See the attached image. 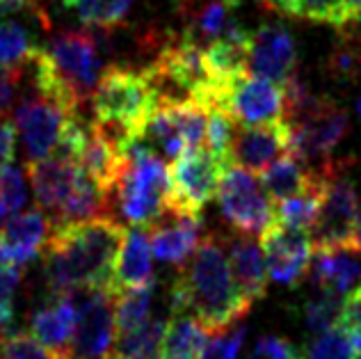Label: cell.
<instances>
[{
	"instance_id": "obj_1",
	"label": "cell",
	"mask_w": 361,
	"mask_h": 359,
	"mask_svg": "<svg viewBox=\"0 0 361 359\" xmlns=\"http://www.w3.org/2000/svg\"><path fill=\"white\" fill-rule=\"evenodd\" d=\"M126 231V226L108 213L85 222L53 224L44 248V268L51 291L55 296L82 288L110 293Z\"/></svg>"
},
{
	"instance_id": "obj_2",
	"label": "cell",
	"mask_w": 361,
	"mask_h": 359,
	"mask_svg": "<svg viewBox=\"0 0 361 359\" xmlns=\"http://www.w3.org/2000/svg\"><path fill=\"white\" fill-rule=\"evenodd\" d=\"M174 314H190L211 334L233 327L250 311L231 275L229 254L217 236L202 241L172 286Z\"/></svg>"
},
{
	"instance_id": "obj_3",
	"label": "cell",
	"mask_w": 361,
	"mask_h": 359,
	"mask_svg": "<svg viewBox=\"0 0 361 359\" xmlns=\"http://www.w3.org/2000/svg\"><path fill=\"white\" fill-rule=\"evenodd\" d=\"M158 101V90L145 69L110 67L103 71L92 94L94 121L126 149L133 140L140 138Z\"/></svg>"
},
{
	"instance_id": "obj_4",
	"label": "cell",
	"mask_w": 361,
	"mask_h": 359,
	"mask_svg": "<svg viewBox=\"0 0 361 359\" xmlns=\"http://www.w3.org/2000/svg\"><path fill=\"white\" fill-rule=\"evenodd\" d=\"M128 163L115 188L119 213L133 226H149L169 213L167 211V167L140 138L126 147Z\"/></svg>"
},
{
	"instance_id": "obj_5",
	"label": "cell",
	"mask_w": 361,
	"mask_h": 359,
	"mask_svg": "<svg viewBox=\"0 0 361 359\" xmlns=\"http://www.w3.org/2000/svg\"><path fill=\"white\" fill-rule=\"evenodd\" d=\"M229 165L231 163H224L206 147L185 149L167 165V211L174 215L199 217L204 206L217 195L222 174Z\"/></svg>"
},
{
	"instance_id": "obj_6",
	"label": "cell",
	"mask_w": 361,
	"mask_h": 359,
	"mask_svg": "<svg viewBox=\"0 0 361 359\" xmlns=\"http://www.w3.org/2000/svg\"><path fill=\"white\" fill-rule=\"evenodd\" d=\"M78 323L66 351L58 359H117L115 296L108 291H73Z\"/></svg>"
},
{
	"instance_id": "obj_7",
	"label": "cell",
	"mask_w": 361,
	"mask_h": 359,
	"mask_svg": "<svg viewBox=\"0 0 361 359\" xmlns=\"http://www.w3.org/2000/svg\"><path fill=\"white\" fill-rule=\"evenodd\" d=\"M217 204L235 233H263L274 222V206L261 181L233 163L222 174L220 188H217Z\"/></svg>"
},
{
	"instance_id": "obj_8",
	"label": "cell",
	"mask_w": 361,
	"mask_h": 359,
	"mask_svg": "<svg viewBox=\"0 0 361 359\" xmlns=\"http://www.w3.org/2000/svg\"><path fill=\"white\" fill-rule=\"evenodd\" d=\"M49 58L60 80L78 106L92 101V94L103 75V62L99 58V42L92 32L66 30L53 37Z\"/></svg>"
},
{
	"instance_id": "obj_9",
	"label": "cell",
	"mask_w": 361,
	"mask_h": 359,
	"mask_svg": "<svg viewBox=\"0 0 361 359\" xmlns=\"http://www.w3.org/2000/svg\"><path fill=\"white\" fill-rule=\"evenodd\" d=\"M357 209H359V197L353 181L341 172L338 165H334L329 174L325 202H322L320 215L311 229L313 252H327V250L353 252Z\"/></svg>"
},
{
	"instance_id": "obj_10",
	"label": "cell",
	"mask_w": 361,
	"mask_h": 359,
	"mask_svg": "<svg viewBox=\"0 0 361 359\" xmlns=\"http://www.w3.org/2000/svg\"><path fill=\"white\" fill-rule=\"evenodd\" d=\"M222 110L229 112L238 126L272 124L286 117V94L277 83L245 73L229 85Z\"/></svg>"
},
{
	"instance_id": "obj_11",
	"label": "cell",
	"mask_w": 361,
	"mask_h": 359,
	"mask_svg": "<svg viewBox=\"0 0 361 359\" xmlns=\"http://www.w3.org/2000/svg\"><path fill=\"white\" fill-rule=\"evenodd\" d=\"M348 130V112L336 101L327 99L316 115L290 126V154L302 158L309 167H322L331 160V154L343 142Z\"/></svg>"
},
{
	"instance_id": "obj_12",
	"label": "cell",
	"mask_w": 361,
	"mask_h": 359,
	"mask_svg": "<svg viewBox=\"0 0 361 359\" xmlns=\"http://www.w3.org/2000/svg\"><path fill=\"white\" fill-rule=\"evenodd\" d=\"M73 117L62 106L44 97H21L14 108V126L23 140L27 163L55 154L64 121Z\"/></svg>"
},
{
	"instance_id": "obj_13",
	"label": "cell",
	"mask_w": 361,
	"mask_h": 359,
	"mask_svg": "<svg viewBox=\"0 0 361 359\" xmlns=\"http://www.w3.org/2000/svg\"><path fill=\"white\" fill-rule=\"evenodd\" d=\"M261 250L270 279L279 284L295 286L307 275L313 261V243L311 233L290 229L274 220L261 233Z\"/></svg>"
},
{
	"instance_id": "obj_14",
	"label": "cell",
	"mask_w": 361,
	"mask_h": 359,
	"mask_svg": "<svg viewBox=\"0 0 361 359\" xmlns=\"http://www.w3.org/2000/svg\"><path fill=\"white\" fill-rule=\"evenodd\" d=\"M298 67V44L290 30L281 23H261L252 30L250 73L259 78L286 85Z\"/></svg>"
},
{
	"instance_id": "obj_15",
	"label": "cell",
	"mask_w": 361,
	"mask_h": 359,
	"mask_svg": "<svg viewBox=\"0 0 361 359\" xmlns=\"http://www.w3.org/2000/svg\"><path fill=\"white\" fill-rule=\"evenodd\" d=\"M290 151V126L272 121L259 126H238L231 145V163L247 172L261 174L274 160Z\"/></svg>"
},
{
	"instance_id": "obj_16",
	"label": "cell",
	"mask_w": 361,
	"mask_h": 359,
	"mask_svg": "<svg viewBox=\"0 0 361 359\" xmlns=\"http://www.w3.org/2000/svg\"><path fill=\"white\" fill-rule=\"evenodd\" d=\"M53 224L42 209L16 213L0 229V263L27 266L44 252Z\"/></svg>"
},
{
	"instance_id": "obj_17",
	"label": "cell",
	"mask_w": 361,
	"mask_h": 359,
	"mask_svg": "<svg viewBox=\"0 0 361 359\" xmlns=\"http://www.w3.org/2000/svg\"><path fill=\"white\" fill-rule=\"evenodd\" d=\"M25 174L32 183V193L37 206L42 211H49L53 220L64 209V204L69 202L71 193L78 185L82 169L80 165L69 163L62 158H46V160H32L25 165Z\"/></svg>"
},
{
	"instance_id": "obj_18",
	"label": "cell",
	"mask_w": 361,
	"mask_h": 359,
	"mask_svg": "<svg viewBox=\"0 0 361 359\" xmlns=\"http://www.w3.org/2000/svg\"><path fill=\"white\" fill-rule=\"evenodd\" d=\"M243 0H180L185 18L183 37L199 46H208L226 37L238 25Z\"/></svg>"
},
{
	"instance_id": "obj_19",
	"label": "cell",
	"mask_w": 361,
	"mask_h": 359,
	"mask_svg": "<svg viewBox=\"0 0 361 359\" xmlns=\"http://www.w3.org/2000/svg\"><path fill=\"white\" fill-rule=\"evenodd\" d=\"M126 163H128L126 149H123L101 124L92 121L87 142H85L80 160H78L82 172L87 174L103 193L110 195V193H115L123 169H126Z\"/></svg>"
},
{
	"instance_id": "obj_20",
	"label": "cell",
	"mask_w": 361,
	"mask_h": 359,
	"mask_svg": "<svg viewBox=\"0 0 361 359\" xmlns=\"http://www.w3.org/2000/svg\"><path fill=\"white\" fill-rule=\"evenodd\" d=\"M149 245L154 257L172 266H185L202 245V220L190 215L167 213L149 226Z\"/></svg>"
},
{
	"instance_id": "obj_21",
	"label": "cell",
	"mask_w": 361,
	"mask_h": 359,
	"mask_svg": "<svg viewBox=\"0 0 361 359\" xmlns=\"http://www.w3.org/2000/svg\"><path fill=\"white\" fill-rule=\"evenodd\" d=\"M229 250V266L231 275L235 279L240 296L254 305L256 300H261L268 288V266H265L261 243L254 241V236L235 233L226 245Z\"/></svg>"
},
{
	"instance_id": "obj_22",
	"label": "cell",
	"mask_w": 361,
	"mask_h": 359,
	"mask_svg": "<svg viewBox=\"0 0 361 359\" xmlns=\"http://www.w3.org/2000/svg\"><path fill=\"white\" fill-rule=\"evenodd\" d=\"M151 257H154V252H151L149 245V233L142 226L128 229L115 266V275H112V288H110L112 296L156 284Z\"/></svg>"
},
{
	"instance_id": "obj_23",
	"label": "cell",
	"mask_w": 361,
	"mask_h": 359,
	"mask_svg": "<svg viewBox=\"0 0 361 359\" xmlns=\"http://www.w3.org/2000/svg\"><path fill=\"white\" fill-rule=\"evenodd\" d=\"M75 323H78V309H75L73 293H64V296H55L53 302L30 316V334L51 353L60 355L71 341Z\"/></svg>"
},
{
	"instance_id": "obj_24",
	"label": "cell",
	"mask_w": 361,
	"mask_h": 359,
	"mask_svg": "<svg viewBox=\"0 0 361 359\" xmlns=\"http://www.w3.org/2000/svg\"><path fill=\"white\" fill-rule=\"evenodd\" d=\"M355 252L348 250H327L316 252L311 261V279L320 291L343 293L353 291L361 279V261L353 257Z\"/></svg>"
},
{
	"instance_id": "obj_25",
	"label": "cell",
	"mask_w": 361,
	"mask_h": 359,
	"mask_svg": "<svg viewBox=\"0 0 361 359\" xmlns=\"http://www.w3.org/2000/svg\"><path fill=\"white\" fill-rule=\"evenodd\" d=\"M259 181L270 200L279 204L307 190L313 181V167H309L302 158L288 151V154L274 160L270 167L263 169L259 174Z\"/></svg>"
},
{
	"instance_id": "obj_26",
	"label": "cell",
	"mask_w": 361,
	"mask_h": 359,
	"mask_svg": "<svg viewBox=\"0 0 361 359\" xmlns=\"http://www.w3.org/2000/svg\"><path fill=\"white\" fill-rule=\"evenodd\" d=\"M211 332L190 314H176L167 323L165 359H202Z\"/></svg>"
},
{
	"instance_id": "obj_27",
	"label": "cell",
	"mask_w": 361,
	"mask_h": 359,
	"mask_svg": "<svg viewBox=\"0 0 361 359\" xmlns=\"http://www.w3.org/2000/svg\"><path fill=\"white\" fill-rule=\"evenodd\" d=\"M167 320L149 318L126 336H117V359H165Z\"/></svg>"
},
{
	"instance_id": "obj_28",
	"label": "cell",
	"mask_w": 361,
	"mask_h": 359,
	"mask_svg": "<svg viewBox=\"0 0 361 359\" xmlns=\"http://www.w3.org/2000/svg\"><path fill=\"white\" fill-rule=\"evenodd\" d=\"M272 12L286 14L290 18H302L311 23H325L341 30L343 16H341V0H259Z\"/></svg>"
},
{
	"instance_id": "obj_29",
	"label": "cell",
	"mask_w": 361,
	"mask_h": 359,
	"mask_svg": "<svg viewBox=\"0 0 361 359\" xmlns=\"http://www.w3.org/2000/svg\"><path fill=\"white\" fill-rule=\"evenodd\" d=\"M154 286L145 288H133L123 291L115 296V325H117V336H126L135 332L149 320L151 302H154Z\"/></svg>"
},
{
	"instance_id": "obj_30",
	"label": "cell",
	"mask_w": 361,
	"mask_h": 359,
	"mask_svg": "<svg viewBox=\"0 0 361 359\" xmlns=\"http://www.w3.org/2000/svg\"><path fill=\"white\" fill-rule=\"evenodd\" d=\"M135 0H75L73 12L92 30H115L130 12Z\"/></svg>"
},
{
	"instance_id": "obj_31",
	"label": "cell",
	"mask_w": 361,
	"mask_h": 359,
	"mask_svg": "<svg viewBox=\"0 0 361 359\" xmlns=\"http://www.w3.org/2000/svg\"><path fill=\"white\" fill-rule=\"evenodd\" d=\"M341 309H343L341 296L318 288L316 296L304 305V325H307L313 334L329 332V329L338 327Z\"/></svg>"
},
{
	"instance_id": "obj_32",
	"label": "cell",
	"mask_w": 361,
	"mask_h": 359,
	"mask_svg": "<svg viewBox=\"0 0 361 359\" xmlns=\"http://www.w3.org/2000/svg\"><path fill=\"white\" fill-rule=\"evenodd\" d=\"M35 49L37 46H32L30 35L21 23L0 18V64L3 67H21Z\"/></svg>"
},
{
	"instance_id": "obj_33",
	"label": "cell",
	"mask_w": 361,
	"mask_h": 359,
	"mask_svg": "<svg viewBox=\"0 0 361 359\" xmlns=\"http://www.w3.org/2000/svg\"><path fill=\"white\" fill-rule=\"evenodd\" d=\"M235 128L238 124L233 117L224 110H211L208 112V124H206V149L222 158L224 163H231V145L235 138Z\"/></svg>"
},
{
	"instance_id": "obj_34",
	"label": "cell",
	"mask_w": 361,
	"mask_h": 359,
	"mask_svg": "<svg viewBox=\"0 0 361 359\" xmlns=\"http://www.w3.org/2000/svg\"><path fill=\"white\" fill-rule=\"evenodd\" d=\"M304 359H357L350 334L343 327L318 334L304 351Z\"/></svg>"
},
{
	"instance_id": "obj_35",
	"label": "cell",
	"mask_w": 361,
	"mask_h": 359,
	"mask_svg": "<svg viewBox=\"0 0 361 359\" xmlns=\"http://www.w3.org/2000/svg\"><path fill=\"white\" fill-rule=\"evenodd\" d=\"M0 359H58L30 332H12L0 343Z\"/></svg>"
},
{
	"instance_id": "obj_36",
	"label": "cell",
	"mask_w": 361,
	"mask_h": 359,
	"mask_svg": "<svg viewBox=\"0 0 361 359\" xmlns=\"http://www.w3.org/2000/svg\"><path fill=\"white\" fill-rule=\"evenodd\" d=\"M245 341V327L235 325L224 332L211 334L202 353V359H238L240 346Z\"/></svg>"
},
{
	"instance_id": "obj_37",
	"label": "cell",
	"mask_w": 361,
	"mask_h": 359,
	"mask_svg": "<svg viewBox=\"0 0 361 359\" xmlns=\"http://www.w3.org/2000/svg\"><path fill=\"white\" fill-rule=\"evenodd\" d=\"M25 183L21 169L14 165H0V200H3L7 215L16 213L25 204Z\"/></svg>"
},
{
	"instance_id": "obj_38",
	"label": "cell",
	"mask_w": 361,
	"mask_h": 359,
	"mask_svg": "<svg viewBox=\"0 0 361 359\" xmlns=\"http://www.w3.org/2000/svg\"><path fill=\"white\" fill-rule=\"evenodd\" d=\"M21 87V67H3L0 64V117H5L9 110L14 112Z\"/></svg>"
},
{
	"instance_id": "obj_39",
	"label": "cell",
	"mask_w": 361,
	"mask_h": 359,
	"mask_svg": "<svg viewBox=\"0 0 361 359\" xmlns=\"http://www.w3.org/2000/svg\"><path fill=\"white\" fill-rule=\"evenodd\" d=\"M298 353V348L286 339L279 336H265L254 346L250 359H290Z\"/></svg>"
},
{
	"instance_id": "obj_40",
	"label": "cell",
	"mask_w": 361,
	"mask_h": 359,
	"mask_svg": "<svg viewBox=\"0 0 361 359\" xmlns=\"http://www.w3.org/2000/svg\"><path fill=\"white\" fill-rule=\"evenodd\" d=\"M23 281V268L0 263V305H12L14 296L21 288Z\"/></svg>"
},
{
	"instance_id": "obj_41",
	"label": "cell",
	"mask_w": 361,
	"mask_h": 359,
	"mask_svg": "<svg viewBox=\"0 0 361 359\" xmlns=\"http://www.w3.org/2000/svg\"><path fill=\"white\" fill-rule=\"evenodd\" d=\"M9 14H35L46 21L42 0H0V18Z\"/></svg>"
},
{
	"instance_id": "obj_42",
	"label": "cell",
	"mask_w": 361,
	"mask_h": 359,
	"mask_svg": "<svg viewBox=\"0 0 361 359\" xmlns=\"http://www.w3.org/2000/svg\"><path fill=\"white\" fill-rule=\"evenodd\" d=\"M16 126L7 117H0V165H9L14 158Z\"/></svg>"
},
{
	"instance_id": "obj_43",
	"label": "cell",
	"mask_w": 361,
	"mask_h": 359,
	"mask_svg": "<svg viewBox=\"0 0 361 359\" xmlns=\"http://www.w3.org/2000/svg\"><path fill=\"white\" fill-rule=\"evenodd\" d=\"M359 14H361V0H341V16H343V28H341V30L353 28L357 23Z\"/></svg>"
},
{
	"instance_id": "obj_44",
	"label": "cell",
	"mask_w": 361,
	"mask_h": 359,
	"mask_svg": "<svg viewBox=\"0 0 361 359\" xmlns=\"http://www.w3.org/2000/svg\"><path fill=\"white\" fill-rule=\"evenodd\" d=\"M12 320H14V309L12 305H0V343L12 334Z\"/></svg>"
},
{
	"instance_id": "obj_45",
	"label": "cell",
	"mask_w": 361,
	"mask_h": 359,
	"mask_svg": "<svg viewBox=\"0 0 361 359\" xmlns=\"http://www.w3.org/2000/svg\"><path fill=\"white\" fill-rule=\"evenodd\" d=\"M353 252L361 254V200L357 209V220H355V233H353Z\"/></svg>"
},
{
	"instance_id": "obj_46",
	"label": "cell",
	"mask_w": 361,
	"mask_h": 359,
	"mask_svg": "<svg viewBox=\"0 0 361 359\" xmlns=\"http://www.w3.org/2000/svg\"><path fill=\"white\" fill-rule=\"evenodd\" d=\"M350 341H353V348H355L357 359H361V327L355 329V332H350Z\"/></svg>"
},
{
	"instance_id": "obj_47",
	"label": "cell",
	"mask_w": 361,
	"mask_h": 359,
	"mask_svg": "<svg viewBox=\"0 0 361 359\" xmlns=\"http://www.w3.org/2000/svg\"><path fill=\"white\" fill-rule=\"evenodd\" d=\"M3 217H7V209H5L3 200H0V220H3Z\"/></svg>"
},
{
	"instance_id": "obj_48",
	"label": "cell",
	"mask_w": 361,
	"mask_h": 359,
	"mask_svg": "<svg viewBox=\"0 0 361 359\" xmlns=\"http://www.w3.org/2000/svg\"><path fill=\"white\" fill-rule=\"evenodd\" d=\"M60 3H62L64 7H69V9H71V7H73V3H75V0H60Z\"/></svg>"
},
{
	"instance_id": "obj_49",
	"label": "cell",
	"mask_w": 361,
	"mask_h": 359,
	"mask_svg": "<svg viewBox=\"0 0 361 359\" xmlns=\"http://www.w3.org/2000/svg\"><path fill=\"white\" fill-rule=\"evenodd\" d=\"M357 115H359V119H361V94H359V101H357Z\"/></svg>"
},
{
	"instance_id": "obj_50",
	"label": "cell",
	"mask_w": 361,
	"mask_h": 359,
	"mask_svg": "<svg viewBox=\"0 0 361 359\" xmlns=\"http://www.w3.org/2000/svg\"><path fill=\"white\" fill-rule=\"evenodd\" d=\"M355 25H357V32L361 35V14H359V18H357V23H355Z\"/></svg>"
},
{
	"instance_id": "obj_51",
	"label": "cell",
	"mask_w": 361,
	"mask_h": 359,
	"mask_svg": "<svg viewBox=\"0 0 361 359\" xmlns=\"http://www.w3.org/2000/svg\"><path fill=\"white\" fill-rule=\"evenodd\" d=\"M357 291H359V293H361V286H359V288H357Z\"/></svg>"
}]
</instances>
